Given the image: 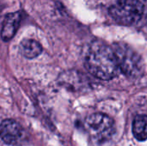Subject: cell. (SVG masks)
<instances>
[{"label":"cell","mask_w":147,"mask_h":146,"mask_svg":"<svg viewBox=\"0 0 147 146\" xmlns=\"http://www.w3.org/2000/svg\"><path fill=\"white\" fill-rule=\"evenodd\" d=\"M84 125L88 133L96 142L107 141L115 133L113 120L104 114H90L86 118Z\"/></svg>","instance_id":"4"},{"label":"cell","mask_w":147,"mask_h":146,"mask_svg":"<svg viewBox=\"0 0 147 146\" xmlns=\"http://www.w3.org/2000/svg\"><path fill=\"white\" fill-rule=\"evenodd\" d=\"M24 132L21 125L14 120H4L0 124V138L9 145H16L22 142Z\"/></svg>","instance_id":"5"},{"label":"cell","mask_w":147,"mask_h":146,"mask_svg":"<svg viewBox=\"0 0 147 146\" xmlns=\"http://www.w3.org/2000/svg\"><path fill=\"white\" fill-rule=\"evenodd\" d=\"M120 70L127 77H139L144 74L145 64L141 56L129 45L115 43L112 46Z\"/></svg>","instance_id":"3"},{"label":"cell","mask_w":147,"mask_h":146,"mask_svg":"<svg viewBox=\"0 0 147 146\" xmlns=\"http://www.w3.org/2000/svg\"><path fill=\"white\" fill-rule=\"evenodd\" d=\"M109 13L120 24L133 26L140 23L147 17V0H115Z\"/></svg>","instance_id":"2"},{"label":"cell","mask_w":147,"mask_h":146,"mask_svg":"<svg viewBox=\"0 0 147 146\" xmlns=\"http://www.w3.org/2000/svg\"><path fill=\"white\" fill-rule=\"evenodd\" d=\"M22 12L16 11L8 14L3 22L1 29V38L3 41L7 42L10 40L16 34L22 21Z\"/></svg>","instance_id":"6"},{"label":"cell","mask_w":147,"mask_h":146,"mask_svg":"<svg viewBox=\"0 0 147 146\" xmlns=\"http://www.w3.org/2000/svg\"><path fill=\"white\" fill-rule=\"evenodd\" d=\"M19 52L27 59H34L42 52V46L37 40L26 38L19 44Z\"/></svg>","instance_id":"7"},{"label":"cell","mask_w":147,"mask_h":146,"mask_svg":"<svg viewBox=\"0 0 147 146\" xmlns=\"http://www.w3.org/2000/svg\"><path fill=\"white\" fill-rule=\"evenodd\" d=\"M133 134L134 138L140 141L147 140V115H137L133 122Z\"/></svg>","instance_id":"8"},{"label":"cell","mask_w":147,"mask_h":146,"mask_svg":"<svg viewBox=\"0 0 147 146\" xmlns=\"http://www.w3.org/2000/svg\"><path fill=\"white\" fill-rule=\"evenodd\" d=\"M84 65L92 76L101 80L113 79L120 71L113 48L99 40L93 41L88 47Z\"/></svg>","instance_id":"1"}]
</instances>
